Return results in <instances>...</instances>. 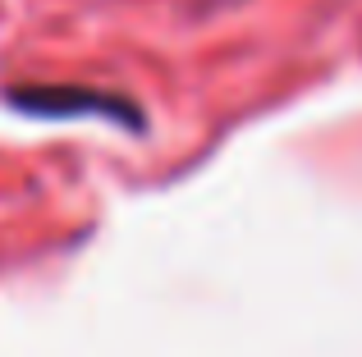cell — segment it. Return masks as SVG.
Segmentation results:
<instances>
[{"label":"cell","mask_w":362,"mask_h":357,"mask_svg":"<svg viewBox=\"0 0 362 357\" xmlns=\"http://www.w3.org/2000/svg\"><path fill=\"white\" fill-rule=\"evenodd\" d=\"M5 106L33 119H110V124L142 133V110L119 92L101 87H5Z\"/></svg>","instance_id":"cell-1"},{"label":"cell","mask_w":362,"mask_h":357,"mask_svg":"<svg viewBox=\"0 0 362 357\" xmlns=\"http://www.w3.org/2000/svg\"><path fill=\"white\" fill-rule=\"evenodd\" d=\"M202 5H206V9H211V5H234V0H202Z\"/></svg>","instance_id":"cell-2"}]
</instances>
